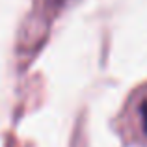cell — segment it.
<instances>
[{"mask_svg":"<svg viewBox=\"0 0 147 147\" xmlns=\"http://www.w3.org/2000/svg\"><path fill=\"white\" fill-rule=\"evenodd\" d=\"M130 119H132V125H134L136 134L142 136L147 142V91L140 93L136 97V100L132 102Z\"/></svg>","mask_w":147,"mask_h":147,"instance_id":"6da1fadb","label":"cell"},{"mask_svg":"<svg viewBox=\"0 0 147 147\" xmlns=\"http://www.w3.org/2000/svg\"><path fill=\"white\" fill-rule=\"evenodd\" d=\"M45 2H47L49 6H60V4H63L65 0H45Z\"/></svg>","mask_w":147,"mask_h":147,"instance_id":"7a4b0ae2","label":"cell"}]
</instances>
